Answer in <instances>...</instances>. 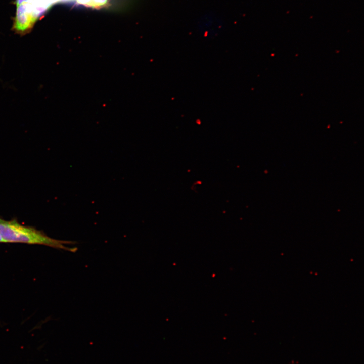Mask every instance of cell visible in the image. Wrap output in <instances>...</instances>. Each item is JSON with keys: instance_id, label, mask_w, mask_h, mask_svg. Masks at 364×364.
Here are the masks:
<instances>
[{"instance_id": "1", "label": "cell", "mask_w": 364, "mask_h": 364, "mask_svg": "<svg viewBox=\"0 0 364 364\" xmlns=\"http://www.w3.org/2000/svg\"><path fill=\"white\" fill-rule=\"evenodd\" d=\"M0 235L4 243L42 245L71 252H76L78 250L77 247L65 246L75 244L76 242L51 238L33 227L21 224L15 219L6 220L0 218Z\"/></svg>"}, {"instance_id": "2", "label": "cell", "mask_w": 364, "mask_h": 364, "mask_svg": "<svg viewBox=\"0 0 364 364\" xmlns=\"http://www.w3.org/2000/svg\"><path fill=\"white\" fill-rule=\"evenodd\" d=\"M34 0L16 2V13L13 29L17 34L24 35L33 28L40 13L36 9Z\"/></svg>"}, {"instance_id": "3", "label": "cell", "mask_w": 364, "mask_h": 364, "mask_svg": "<svg viewBox=\"0 0 364 364\" xmlns=\"http://www.w3.org/2000/svg\"><path fill=\"white\" fill-rule=\"evenodd\" d=\"M0 242H4L3 239L2 238L1 235H0Z\"/></svg>"}]
</instances>
